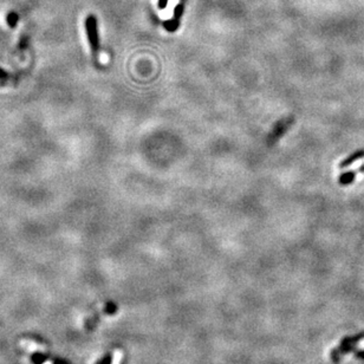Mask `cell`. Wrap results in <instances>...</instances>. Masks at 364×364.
I'll use <instances>...</instances> for the list:
<instances>
[{"label":"cell","instance_id":"cell-6","mask_svg":"<svg viewBox=\"0 0 364 364\" xmlns=\"http://www.w3.org/2000/svg\"><path fill=\"white\" fill-rule=\"evenodd\" d=\"M111 361H113V357H111V355H106L97 364H111Z\"/></svg>","mask_w":364,"mask_h":364},{"label":"cell","instance_id":"cell-3","mask_svg":"<svg viewBox=\"0 0 364 364\" xmlns=\"http://www.w3.org/2000/svg\"><path fill=\"white\" fill-rule=\"evenodd\" d=\"M181 14H182V7L178 6L175 9V16L173 17V19L171 21H168V23L164 24V26L167 27L168 31H175L176 28H178L179 19H180V17H181Z\"/></svg>","mask_w":364,"mask_h":364},{"label":"cell","instance_id":"cell-4","mask_svg":"<svg viewBox=\"0 0 364 364\" xmlns=\"http://www.w3.org/2000/svg\"><path fill=\"white\" fill-rule=\"evenodd\" d=\"M31 358L35 364H43L46 361V356L41 354V352H36V354L32 355Z\"/></svg>","mask_w":364,"mask_h":364},{"label":"cell","instance_id":"cell-1","mask_svg":"<svg viewBox=\"0 0 364 364\" xmlns=\"http://www.w3.org/2000/svg\"><path fill=\"white\" fill-rule=\"evenodd\" d=\"M85 30L88 35L90 46H91V52L93 58L97 59L100 52V41H98V31H97V21L93 16H88L85 20Z\"/></svg>","mask_w":364,"mask_h":364},{"label":"cell","instance_id":"cell-5","mask_svg":"<svg viewBox=\"0 0 364 364\" xmlns=\"http://www.w3.org/2000/svg\"><path fill=\"white\" fill-rule=\"evenodd\" d=\"M116 310H117V306L115 304H113V303H109V304H108L107 312L109 313V315H113V313L116 312Z\"/></svg>","mask_w":364,"mask_h":364},{"label":"cell","instance_id":"cell-2","mask_svg":"<svg viewBox=\"0 0 364 364\" xmlns=\"http://www.w3.org/2000/svg\"><path fill=\"white\" fill-rule=\"evenodd\" d=\"M292 121H293V118L290 117V118H285V120H282L280 122H278V123L276 124L275 129H273L272 133L269 136L268 145L272 146L273 143H276L277 141H278V140L284 135V133H285L287 129L291 127Z\"/></svg>","mask_w":364,"mask_h":364}]
</instances>
